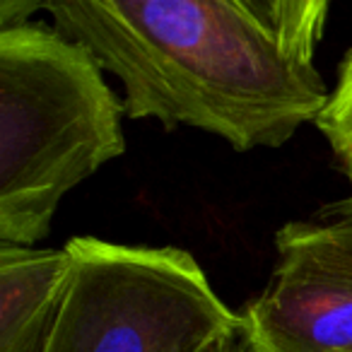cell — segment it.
Masks as SVG:
<instances>
[{
	"instance_id": "1",
	"label": "cell",
	"mask_w": 352,
	"mask_h": 352,
	"mask_svg": "<svg viewBox=\"0 0 352 352\" xmlns=\"http://www.w3.org/2000/svg\"><path fill=\"white\" fill-rule=\"evenodd\" d=\"M118 78L126 116L196 128L232 150L283 147L326 111L316 54L328 0L41 3Z\"/></svg>"
},
{
	"instance_id": "2",
	"label": "cell",
	"mask_w": 352,
	"mask_h": 352,
	"mask_svg": "<svg viewBox=\"0 0 352 352\" xmlns=\"http://www.w3.org/2000/svg\"><path fill=\"white\" fill-rule=\"evenodd\" d=\"M123 116L85 44L39 22L0 30V246L49 236L60 201L126 152Z\"/></svg>"
},
{
	"instance_id": "3",
	"label": "cell",
	"mask_w": 352,
	"mask_h": 352,
	"mask_svg": "<svg viewBox=\"0 0 352 352\" xmlns=\"http://www.w3.org/2000/svg\"><path fill=\"white\" fill-rule=\"evenodd\" d=\"M65 249L70 270L44 352H206L241 328L188 251L97 236Z\"/></svg>"
},
{
	"instance_id": "4",
	"label": "cell",
	"mask_w": 352,
	"mask_h": 352,
	"mask_svg": "<svg viewBox=\"0 0 352 352\" xmlns=\"http://www.w3.org/2000/svg\"><path fill=\"white\" fill-rule=\"evenodd\" d=\"M275 251L239 314L249 352H352V196L283 225Z\"/></svg>"
},
{
	"instance_id": "5",
	"label": "cell",
	"mask_w": 352,
	"mask_h": 352,
	"mask_svg": "<svg viewBox=\"0 0 352 352\" xmlns=\"http://www.w3.org/2000/svg\"><path fill=\"white\" fill-rule=\"evenodd\" d=\"M68 270L65 246H0V352L46 350Z\"/></svg>"
},
{
	"instance_id": "6",
	"label": "cell",
	"mask_w": 352,
	"mask_h": 352,
	"mask_svg": "<svg viewBox=\"0 0 352 352\" xmlns=\"http://www.w3.org/2000/svg\"><path fill=\"white\" fill-rule=\"evenodd\" d=\"M316 128L323 133L338 166L352 184V49L338 65L336 85Z\"/></svg>"
},
{
	"instance_id": "7",
	"label": "cell",
	"mask_w": 352,
	"mask_h": 352,
	"mask_svg": "<svg viewBox=\"0 0 352 352\" xmlns=\"http://www.w3.org/2000/svg\"><path fill=\"white\" fill-rule=\"evenodd\" d=\"M206 352H249V347H246L241 328H236V331L227 333V336H222L220 340L212 342Z\"/></svg>"
}]
</instances>
